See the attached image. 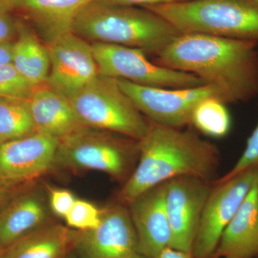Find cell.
Here are the masks:
<instances>
[{
  "mask_svg": "<svg viewBox=\"0 0 258 258\" xmlns=\"http://www.w3.org/2000/svg\"><path fill=\"white\" fill-rule=\"evenodd\" d=\"M156 57L159 66L215 86L225 104L247 103L258 96V41L181 33Z\"/></svg>",
  "mask_w": 258,
  "mask_h": 258,
  "instance_id": "6da1fadb",
  "label": "cell"
},
{
  "mask_svg": "<svg viewBox=\"0 0 258 258\" xmlns=\"http://www.w3.org/2000/svg\"><path fill=\"white\" fill-rule=\"evenodd\" d=\"M218 148L192 128H176L149 120L139 141L137 166L118 194L125 205L157 185L180 176H195L212 183L220 167Z\"/></svg>",
  "mask_w": 258,
  "mask_h": 258,
  "instance_id": "7a4b0ae2",
  "label": "cell"
},
{
  "mask_svg": "<svg viewBox=\"0 0 258 258\" xmlns=\"http://www.w3.org/2000/svg\"><path fill=\"white\" fill-rule=\"evenodd\" d=\"M73 33L86 41L116 44L157 56L176 36L169 22L145 8L95 0L78 15Z\"/></svg>",
  "mask_w": 258,
  "mask_h": 258,
  "instance_id": "3957f363",
  "label": "cell"
},
{
  "mask_svg": "<svg viewBox=\"0 0 258 258\" xmlns=\"http://www.w3.org/2000/svg\"><path fill=\"white\" fill-rule=\"evenodd\" d=\"M142 8L164 18L180 33L258 41L257 0H186Z\"/></svg>",
  "mask_w": 258,
  "mask_h": 258,
  "instance_id": "277c9868",
  "label": "cell"
},
{
  "mask_svg": "<svg viewBox=\"0 0 258 258\" xmlns=\"http://www.w3.org/2000/svg\"><path fill=\"white\" fill-rule=\"evenodd\" d=\"M139 157V141L86 128L59 139L54 169L101 171L124 184L135 169Z\"/></svg>",
  "mask_w": 258,
  "mask_h": 258,
  "instance_id": "5b68a950",
  "label": "cell"
},
{
  "mask_svg": "<svg viewBox=\"0 0 258 258\" xmlns=\"http://www.w3.org/2000/svg\"><path fill=\"white\" fill-rule=\"evenodd\" d=\"M85 126L137 141L145 137L149 120L120 88L118 80L98 76L68 98Z\"/></svg>",
  "mask_w": 258,
  "mask_h": 258,
  "instance_id": "8992f818",
  "label": "cell"
},
{
  "mask_svg": "<svg viewBox=\"0 0 258 258\" xmlns=\"http://www.w3.org/2000/svg\"><path fill=\"white\" fill-rule=\"evenodd\" d=\"M91 45L101 76L151 87L184 88L205 85L195 75L151 62L140 49L103 42Z\"/></svg>",
  "mask_w": 258,
  "mask_h": 258,
  "instance_id": "52a82bcc",
  "label": "cell"
},
{
  "mask_svg": "<svg viewBox=\"0 0 258 258\" xmlns=\"http://www.w3.org/2000/svg\"><path fill=\"white\" fill-rule=\"evenodd\" d=\"M116 79L122 91L139 111L148 119L159 124L184 128L191 125L193 112L202 101L217 98L225 103L220 91L208 84L191 88H164Z\"/></svg>",
  "mask_w": 258,
  "mask_h": 258,
  "instance_id": "ba28073f",
  "label": "cell"
},
{
  "mask_svg": "<svg viewBox=\"0 0 258 258\" xmlns=\"http://www.w3.org/2000/svg\"><path fill=\"white\" fill-rule=\"evenodd\" d=\"M257 180L258 169H254L212 184L194 241L191 252L195 258H213L224 230Z\"/></svg>",
  "mask_w": 258,
  "mask_h": 258,
  "instance_id": "9c48e42d",
  "label": "cell"
},
{
  "mask_svg": "<svg viewBox=\"0 0 258 258\" xmlns=\"http://www.w3.org/2000/svg\"><path fill=\"white\" fill-rule=\"evenodd\" d=\"M72 250L83 258H136L138 237L128 206L119 203L102 209L93 230H72Z\"/></svg>",
  "mask_w": 258,
  "mask_h": 258,
  "instance_id": "30bf717a",
  "label": "cell"
},
{
  "mask_svg": "<svg viewBox=\"0 0 258 258\" xmlns=\"http://www.w3.org/2000/svg\"><path fill=\"white\" fill-rule=\"evenodd\" d=\"M58 144L39 132L0 144V184L14 189L53 170Z\"/></svg>",
  "mask_w": 258,
  "mask_h": 258,
  "instance_id": "8fae6325",
  "label": "cell"
},
{
  "mask_svg": "<svg viewBox=\"0 0 258 258\" xmlns=\"http://www.w3.org/2000/svg\"><path fill=\"white\" fill-rule=\"evenodd\" d=\"M212 184L195 176L166 182V208L170 224V247L191 252L194 241Z\"/></svg>",
  "mask_w": 258,
  "mask_h": 258,
  "instance_id": "7c38bea8",
  "label": "cell"
},
{
  "mask_svg": "<svg viewBox=\"0 0 258 258\" xmlns=\"http://www.w3.org/2000/svg\"><path fill=\"white\" fill-rule=\"evenodd\" d=\"M50 70L46 84L69 98L98 75L92 45L73 32L47 45Z\"/></svg>",
  "mask_w": 258,
  "mask_h": 258,
  "instance_id": "4fadbf2b",
  "label": "cell"
},
{
  "mask_svg": "<svg viewBox=\"0 0 258 258\" xmlns=\"http://www.w3.org/2000/svg\"><path fill=\"white\" fill-rule=\"evenodd\" d=\"M140 254L154 258L170 247L171 232L166 208V182L154 186L128 205Z\"/></svg>",
  "mask_w": 258,
  "mask_h": 258,
  "instance_id": "5bb4252c",
  "label": "cell"
},
{
  "mask_svg": "<svg viewBox=\"0 0 258 258\" xmlns=\"http://www.w3.org/2000/svg\"><path fill=\"white\" fill-rule=\"evenodd\" d=\"M48 200L33 188L15 195L0 210V249L50 223Z\"/></svg>",
  "mask_w": 258,
  "mask_h": 258,
  "instance_id": "9a60e30c",
  "label": "cell"
},
{
  "mask_svg": "<svg viewBox=\"0 0 258 258\" xmlns=\"http://www.w3.org/2000/svg\"><path fill=\"white\" fill-rule=\"evenodd\" d=\"M28 101L36 132L60 139L87 128L78 118L69 98L46 83L34 88Z\"/></svg>",
  "mask_w": 258,
  "mask_h": 258,
  "instance_id": "2e32d148",
  "label": "cell"
},
{
  "mask_svg": "<svg viewBox=\"0 0 258 258\" xmlns=\"http://www.w3.org/2000/svg\"><path fill=\"white\" fill-rule=\"evenodd\" d=\"M213 258H258V180L226 227Z\"/></svg>",
  "mask_w": 258,
  "mask_h": 258,
  "instance_id": "e0dca14e",
  "label": "cell"
},
{
  "mask_svg": "<svg viewBox=\"0 0 258 258\" xmlns=\"http://www.w3.org/2000/svg\"><path fill=\"white\" fill-rule=\"evenodd\" d=\"M95 0H24L20 8L28 15L47 45L72 32L83 8Z\"/></svg>",
  "mask_w": 258,
  "mask_h": 258,
  "instance_id": "ac0fdd59",
  "label": "cell"
},
{
  "mask_svg": "<svg viewBox=\"0 0 258 258\" xmlns=\"http://www.w3.org/2000/svg\"><path fill=\"white\" fill-rule=\"evenodd\" d=\"M72 250V229L47 224L2 250V258H64Z\"/></svg>",
  "mask_w": 258,
  "mask_h": 258,
  "instance_id": "d6986e66",
  "label": "cell"
},
{
  "mask_svg": "<svg viewBox=\"0 0 258 258\" xmlns=\"http://www.w3.org/2000/svg\"><path fill=\"white\" fill-rule=\"evenodd\" d=\"M17 26L12 64L33 87L45 84L50 70L48 49L26 25L17 23Z\"/></svg>",
  "mask_w": 258,
  "mask_h": 258,
  "instance_id": "ffe728a7",
  "label": "cell"
},
{
  "mask_svg": "<svg viewBox=\"0 0 258 258\" xmlns=\"http://www.w3.org/2000/svg\"><path fill=\"white\" fill-rule=\"evenodd\" d=\"M36 132L28 98L0 96V142L26 137Z\"/></svg>",
  "mask_w": 258,
  "mask_h": 258,
  "instance_id": "44dd1931",
  "label": "cell"
},
{
  "mask_svg": "<svg viewBox=\"0 0 258 258\" xmlns=\"http://www.w3.org/2000/svg\"><path fill=\"white\" fill-rule=\"evenodd\" d=\"M225 105L217 98L202 101L193 112L191 125L209 137H225L232 125L230 114Z\"/></svg>",
  "mask_w": 258,
  "mask_h": 258,
  "instance_id": "7402d4cb",
  "label": "cell"
},
{
  "mask_svg": "<svg viewBox=\"0 0 258 258\" xmlns=\"http://www.w3.org/2000/svg\"><path fill=\"white\" fill-rule=\"evenodd\" d=\"M101 210L86 200H76L74 206L64 217L66 225L72 230H93L101 222Z\"/></svg>",
  "mask_w": 258,
  "mask_h": 258,
  "instance_id": "603a6c76",
  "label": "cell"
},
{
  "mask_svg": "<svg viewBox=\"0 0 258 258\" xmlns=\"http://www.w3.org/2000/svg\"><path fill=\"white\" fill-rule=\"evenodd\" d=\"M12 63L0 64V96L28 98L34 88Z\"/></svg>",
  "mask_w": 258,
  "mask_h": 258,
  "instance_id": "cb8c5ba5",
  "label": "cell"
},
{
  "mask_svg": "<svg viewBox=\"0 0 258 258\" xmlns=\"http://www.w3.org/2000/svg\"><path fill=\"white\" fill-rule=\"evenodd\" d=\"M258 169V123L249 136L243 153L233 167L222 177L216 179L212 184L224 182L244 171Z\"/></svg>",
  "mask_w": 258,
  "mask_h": 258,
  "instance_id": "d4e9b609",
  "label": "cell"
},
{
  "mask_svg": "<svg viewBox=\"0 0 258 258\" xmlns=\"http://www.w3.org/2000/svg\"><path fill=\"white\" fill-rule=\"evenodd\" d=\"M49 208L56 216L64 218L74 206L76 198L69 189L47 186Z\"/></svg>",
  "mask_w": 258,
  "mask_h": 258,
  "instance_id": "484cf974",
  "label": "cell"
},
{
  "mask_svg": "<svg viewBox=\"0 0 258 258\" xmlns=\"http://www.w3.org/2000/svg\"><path fill=\"white\" fill-rule=\"evenodd\" d=\"M17 32V22L8 13H0V42L12 41Z\"/></svg>",
  "mask_w": 258,
  "mask_h": 258,
  "instance_id": "4316f807",
  "label": "cell"
},
{
  "mask_svg": "<svg viewBox=\"0 0 258 258\" xmlns=\"http://www.w3.org/2000/svg\"><path fill=\"white\" fill-rule=\"evenodd\" d=\"M111 4L124 5V6H135L140 5L141 7L147 5L169 4V3H179L186 0H104Z\"/></svg>",
  "mask_w": 258,
  "mask_h": 258,
  "instance_id": "83f0119b",
  "label": "cell"
},
{
  "mask_svg": "<svg viewBox=\"0 0 258 258\" xmlns=\"http://www.w3.org/2000/svg\"><path fill=\"white\" fill-rule=\"evenodd\" d=\"M154 258H195L191 252L180 250L171 247H166L161 250Z\"/></svg>",
  "mask_w": 258,
  "mask_h": 258,
  "instance_id": "f1b7e54d",
  "label": "cell"
},
{
  "mask_svg": "<svg viewBox=\"0 0 258 258\" xmlns=\"http://www.w3.org/2000/svg\"><path fill=\"white\" fill-rule=\"evenodd\" d=\"M14 42H0V64L12 63Z\"/></svg>",
  "mask_w": 258,
  "mask_h": 258,
  "instance_id": "f546056e",
  "label": "cell"
},
{
  "mask_svg": "<svg viewBox=\"0 0 258 258\" xmlns=\"http://www.w3.org/2000/svg\"><path fill=\"white\" fill-rule=\"evenodd\" d=\"M13 188L8 187L0 184V210L7 205L10 200L15 196Z\"/></svg>",
  "mask_w": 258,
  "mask_h": 258,
  "instance_id": "4dcf8cb0",
  "label": "cell"
},
{
  "mask_svg": "<svg viewBox=\"0 0 258 258\" xmlns=\"http://www.w3.org/2000/svg\"><path fill=\"white\" fill-rule=\"evenodd\" d=\"M24 0H0V13H8L11 10L19 8Z\"/></svg>",
  "mask_w": 258,
  "mask_h": 258,
  "instance_id": "1f68e13d",
  "label": "cell"
},
{
  "mask_svg": "<svg viewBox=\"0 0 258 258\" xmlns=\"http://www.w3.org/2000/svg\"><path fill=\"white\" fill-rule=\"evenodd\" d=\"M64 258H83L82 257H81V256L79 255V254H78L76 253V252H74V250H71L68 253L66 254V256H64Z\"/></svg>",
  "mask_w": 258,
  "mask_h": 258,
  "instance_id": "d6a6232c",
  "label": "cell"
},
{
  "mask_svg": "<svg viewBox=\"0 0 258 258\" xmlns=\"http://www.w3.org/2000/svg\"><path fill=\"white\" fill-rule=\"evenodd\" d=\"M136 258H149L145 257V256L142 255V254H139V255L137 256Z\"/></svg>",
  "mask_w": 258,
  "mask_h": 258,
  "instance_id": "836d02e7",
  "label": "cell"
},
{
  "mask_svg": "<svg viewBox=\"0 0 258 258\" xmlns=\"http://www.w3.org/2000/svg\"><path fill=\"white\" fill-rule=\"evenodd\" d=\"M0 258H2V250L0 249Z\"/></svg>",
  "mask_w": 258,
  "mask_h": 258,
  "instance_id": "e575fe53",
  "label": "cell"
},
{
  "mask_svg": "<svg viewBox=\"0 0 258 258\" xmlns=\"http://www.w3.org/2000/svg\"><path fill=\"white\" fill-rule=\"evenodd\" d=\"M0 144H1V142H0Z\"/></svg>",
  "mask_w": 258,
  "mask_h": 258,
  "instance_id": "d590c367",
  "label": "cell"
},
{
  "mask_svg": "<svg viewBox=\"0 0 258 258\" xmlns=\"http://www.w3.org/2000/svg\"><path fill=\"white\" fill-rule=\"evenodd\" d=\"M257 1H258V0H257Z\"/></svg>",
  "mask_w": 258,
  "mask_h": 258,
  "instance_id": "8d00e7d4",
  "label": "cell"
}]
</instances>
